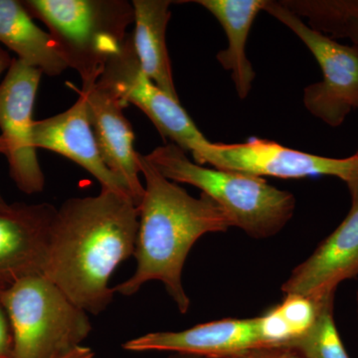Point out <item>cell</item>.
<instances>
[{"mask_svg":"<svg viewBox=\"0 0 358 358\" xmlns=\"http://www.w3.org/2000/svg\"><path fill=\"white\" fill-rule=\"evenodd\" d=\"M10 322L13 358H61L81 346L92 331L88 313L44 275L0 291Z\"/></svg>","mask_w":358,"mask_h":358,"instance_id":"obj_5","label":"cell"},{"mask_svg":"<svg viewBox=\"0 0 358 358\" xmlns=\"http://www.w3.org/2000/svg\"><path fill=\"white\" fill-rule=\"evenodd\" d=\"M98 81L127 108L134 105L143 110L162 138L192 152L193 157L210 145L178 101L164 93L141 69L131 34L121 51L110 59Z\"/></svg>","mask_w":358,"mask_h":358,"instance_id":"obj_7","label":"cell"},{"mask_svg":"<svg viewBox=\"0 0 358 358\" xmlns=\"http://www.w3.org/2000/svg\"><path fill=\"white\" fill-rule=\"evenodd\" d=\"M94 357H95V353L91 348L81 345L61 358H94Z\"/></svg>","mask_w":358,"mask_h":358,"instance_id":"obj_23","label":"cell"},{"mask_svg":"<svg viewBox=\"0 0 358 358\" xmlns=\"http://www.w3.org/2000/svg\"><path fill=\"white\" fill-rule=\"evenodd\" d=\"M6 201L3 199H2L1 194H0V208H3V207L7 206Z\"/></svg>","mask_w":358,"mask_h":358,"instance_id":"obj_27","label":"cell"},{"mask_svg":"<svg viewBox=\"0 0 358 358\" xmlns=\"http://www.w3.org/2000/svg\"><path fill=\"white\" fill-rule=\"evenodd\" d=\"M241 358H306L288 348H260L247 352Z\"/></svg>","mask_w":358,"mask_h":358,"instance_id":"obj_22","label":"cell"},{"mask_svg":"<svg viewBox=\"0 0 358 358\" xmlns=\"http://www.w3.org/2000/svg\"><path fill=\"white\" fill-rule=\"evenodd\" d=\"M41 71L13 59L0 83V154L8 160L9 173L21 192H41L45 185L33 143V109Z\"/></svg>","mask_w":358,"mask_h":358,"instance_id":"obj_8","label":"cell"},{"mask_svg":"<svg viewBox=\"0 0 358 358\" xmlns=\"http://www.w3.org/2000/svg\"><path fill=\"white\" fill-rule=\"evenodd\" d=\"M33 143L36 150H51L76 162L91 173L102 188L131 197L126 183L103 162L83 96L79 95L76 103L65 112L34 121Z\"/></svg>","mask_w":358,"mask_h":358,"instance_id":"obj_14","label":"cell"},{"mask_svg":"<svg viewBox=\"0 0 358 358\" xmlns=\"http://www.w3.org/2000/svg\"><path fill=\"white\" fill-rule=\"evenodd\" d=\"M13 336L10 322L0 303V358H13Z\"/></svg>","mask_w":358,"mask_h":358,"instance_id":"obj_21","label":"cell"},{"mask_svg":"<svg viewBox=\"0 0 358 358\" xmlns=\"http://www.w3.org/2000/svg\"><path fill=\"white\" fill-rule=\"evenodd\" d=\"M280 3L307 18L313 30L358 45V0H281Z\"/></svg>","mask_w":358,"mask_h":358,"instance_id":"obj_18","label":"cell"},{"mask_svg":"<svg viewBox=\"0 0 358 358\" xmlns=\"http://www.w3.org/2000/svg\"><path fill=\"white\" fill-rule=\"evenodd\" d=\"M56 211L49 203L0 208V291L30 275H43Z\"/></svg>","mask_w":358,"mask_h":358,"instance_id":"obj_10","label":"cell"},{"mask_svg":"<svg viewBox=\"0 0 358 358\" xmlns=\"http://www.w3.org/2000/svg\"><path fill=\"white\" fill-rule=\"evenodd\" d=\"M219 21L227 35L228 48L219 52L217 60L230 71L238 96H248L256 73L246 54L250 30L266 0H195Z\"/></svg>","mask_w":358,"mask_h":358,"instance_id":"obj_16","label":"cell"},{"mask_svg":"<svg viewBox=\"0 0 358 358\" xmlns=\"http://www.w3.org/2000/svg\"><path fill=\"white\" fill-rule=\"evenodd\" d=\"M324 299L315 301L299 294H285L284 301L271 308L281 324L285 338H287L284 348H288L310 329Z\"/></svg>","mask_w":358,"mask_h":358,"instance_id":"obj_20","label":"cell"},{"mask_svg":"<svg viewBox=\"0 0 358 358\" xmlns=\"http://www.w3.org/2000/svg\"><path fill=\"white\" fill-rule=\"evenodd\" d=\"M169 358H200L196 357H192V355H178L176 357H171Z\"/></svg>","mask_w":358,"mask_h":358,"instance_id":"obj_26","label":"cell"},{"mask_svg":"<svg viewBox=\"0 0 358 358\" xmlns=\"http://www.w3.org/2000/svg\"><path fill=\"white\" fill-rule=\"evenodd\" d=\"M13 59L10 57L8 52L4 50L1 46H0V76L3 74L6 71L9 69L11 63H13Z\"/></svg>","mask_w":358,"mask_h":358,"instance_id":"obj_24","label":"cell"},{"mask_svg":"<svg viewBox=\"0 0 358 358\" xmlns=\"http://www.w3.org/2000/svg\"><path fill=\"white\" fill-rule=\"evenodd\" d=\"M357 319H358V291H357Z\"/></svg>","mask_w":358,"mask_h":358,"instance_id":"obj_28","label":"cell"},{"mask_svg":"<svg viewBox=\"0 0 358 358\" xmlns=\"http://www.w3.org/2000/svg\"><path fill=\"white\" fill-rule=\"evenodd\" d=\"M263 10L286 25L308 47L319 63L322 80L303 91L308 112L336 128L358 109V45H343L313 30L280 1L266 0Z\"/></svg>","mask_w":358,"mask_h":358,"instance_id":"obj_6","label":"cell"},{"mask_svg":"<svg viewBox=\"0 0 358 358\" xmlns=\"http://www.w3.org/2000/svg\"><path fill=\"white\" fill-rule=\"evenodd\" d=\"M145 159L164 178L195 186L208 195L222 209L231 227L240 228L250 237L275 236L293 217L294 195L263 178L199 166L173 143L155 148Z\"/></svg>","mask_w":358,"mask_h":358,"instance_id":"obj_3","label":"cell"},{"mask_svg":"<svg viewBox=\"0 0 358 358\" xmlns=\"http://www.w3.org/2000/svg\"><path fill=\"white\" fill-rule=\"evenodd\" d=\"M334 296L331 294L324 299L313 326L288 348L306 358H350L334 320Z\"/></svg>","mask_w":358,"mask_h":358,"instance_id":"obj_19","label":"cell"},{"mask_svg":"<svg viewBox=\"0 0 358 358\" xmlns=\"http://www.w3.org/2000/svg\"><path fill=\"white\" fill-rule=\"evenodd\" d=\"M171 3L173 1L169 0H134L131 38L141 69L159 89L179 102L166 44Z\"/></svg>","mask_w":358,"mask_h":358,"instance_id":"obj_15","label":"cell"},{"mask_svg":"<svg viewBox=\"0 0 358 358\" xmlns=\"http://www.w3.org/2000/svg\"><path fill=\"white\" fill-rule=\"evenodd\" d=\"M259 317L225 319L180 331H157L122 345L128 352H171L200 358H241L263 348Z\"/></svg>","mask_w":358,"mask_h":358,"instance_id":"obj_11","label":"cell"},{"mask_svg":"<svg viewBox=\"0 0 358 358\" xmlns=\"http://www.w3.org/2000/svg\"><path fill=\"white\" fill-rule=\"evenodd\" d=\"M358 275V200L345 220L294 268L282 286L285 294H299L322 301L336 294L341 282Z\"/></svg>","mask_w":358,"mask_h":358,"instance_id":"obj_13","label":"cell"},{"mask_svg":"<svg viewBox=\"0 0 358 358\" xmlns=\"http://www.w3.org/2000/svg\"><path fill=\"white\" fill-rule=\"evenodd\" d=\"M33 18L48 27L68 68L81 76L82 87L96 83L110 58L121 51L134 23L126 0H24Z\"/></svg>","mask_w":358,"mask_h":358,"instance_id":"obj_4","label":"cell"},{"mask_svg":"<svg viewBox=\"0 0 358 358\" xmlns=\"http://www.w3.org/2000/svg\"><path fill=\"white\" fill-rule=\"evenodd\" d=\"M357 157V171L353 174V178L350 182L348 183V189H350V196H352V201L358 200V152L355 154Z\"/></svg>","mask_w":358,"mask_h":358,"instance_id":"obj_25","label":"cell"},{"mask_svg":"<svg viewBox=\"0 0 358 358\" xmlns=\"http://www.w3.org/2000/svg\"><path fill=\"white\" fill-rule=\"evenodd\" d=\"M138 230V206L128 195L102 188L66 200L52 223L43 275L77 307L99 315L114 299L110 277L134 256Z\"/></svg>","mask_w":358,"mask_h":358,"instance_id":"obj_1","label":"cell"},{"mask_svg":"<svg viewBox=\"0 0 358 358\" xmlns=\"http://www.w3.org/2000/svg\"><path fill=\"white\" fill-rule=\"evenodd\" d=\"M193 159L199 166L208 164L219 171L257 178L296 179L327 176L341 179L346 185L352 180L357 166L355 155L345 159L320 157L257 138L231 145L210 143Z\"/></svg>","mask_w":358,"mask_h":358,"instance_id":"obj_9","label":"cell"},{"mask_svg":"<svg viewBox=\"0 0 358 358\" xmlns=\"http://www.w3.org/2000/svg\"><path fill=\"white\" fill-rule=\"evenodd\" d=\"M0 42L25 64L48 76H59L68 68L51 35L35 24L17 0H0Z\"/></svg>","mask_w":358,"mask_h":358,"instance_id":"obj_17","label":"cell"},{"mask_svg":"<svg viewBox=\"0 0 358 358\" xmlns=\"http://www.w3.org/2000/svg\"><path fill=\"white\" fill-rule=\"evenodd\" d=\"M145 185L138 205V230L134 257L136 270L129 280L115 287V293L133 296L148 281L166 287L179 312L187 313L190 299L182 284L186 258L195 242L207 233L225 232L231 227L222 209L208 195L188 194L164 178L138 154Z\"/></svg>","mask_w":358,"mask_h":358,"instance_id":"obj_2","label":"cell"},{"mask_svg":"<svg viewBox=\"0 0 358 358\" xmlns=\"http://www.w3.org/2000/svg\"><path fill=\"white\" fill-rule=\"evenodd\" d=\"M86 103L89 119L106 166L128 186L136 204L143 199L145 186L141 182L138 152L134 150V134L124 115L127 108L100 82L77 89L68 83Z\"/></svg>","mask_w":358,"mask_h":358,"instance_id":"obj_12","label":"cell"}]
</instances>
